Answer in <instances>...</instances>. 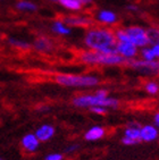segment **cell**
<instances>
[{
    "label": "cell",
    "instance_id": "44dd1931",
    "mask_svg": "<svg viewBox=\"0 0 159 160\" xmlns=\"http://www.w3.org/2000/svg\"><path fill=\"white\" fill-rule=\"evenodd\" d=\"M144 91L151 96H155L157 93H159V83H157L156 81H150L144 84Z\"/></svg>",
    "mask_w": 159,
    "mask_h": 160
},
{
    "label": "cell",
    "instance_id": "8fae6325",
    "mask_svg": "<svg viewBox=\"0 0 159 160\" xmlns=\"http://www.w3.org/2000/svg\"><path fill=\"white\" fill-rule=\"evenodd\" d=\"M34 49L43 53H50L54 50V42L50 40L49 38L40 37L33 43Z\"/></svg>",
    "mask_w": 159,
    "mask_h": 160
},
{
    "label": "cell",
    "instance_id": "f1b7e54d",
    "mask_svg": "<svg viewBox=\"0 0 159 160\" xmlns=\"http://www.w3.org/2000/svg\"><path fill=\"white\" fill-rule=\"evenodd\" d=\"M153 123H155V126L159 128V111L153 115Z\"/></svg>",
    "mask_w": 159,
    "mask_h": 160
},
{
    "label": "cell",
    "instance_id": "7a4b0ae2",
    "mask_svg": "<svg viewBox=\"0 0 159 160\" xmlns=\"http://www.w3.org/2000/svg\"><path fill=\"white\" fill-rule=\"evenodd\" d=\"M80 60L83 64L93 65V66H118L124 65L126 60L118 53H104L98 51H83L80 53Z\"/></svg>",
    "mask_w": 159,
    "mask_h": 160
},
{
    "label": "cell",
    "instance_id": "83f0119b",
    "mask_svg": "<svg viewBox=\"0 0 159 160\" xmlns=\"http://www.w3.org/2000/svg\"><path fill=\"white\" fill-rule=\"evenodd\" d=\"M150 48H151L153 55H155V58L159 60V44H152V46H150Z\"/></svg>",
    "mask_w": 159,
    "mask_h": 160
},
{
    "label": "cell",
    "instance_id": "5bb4252c",
    "mask_svg": "<svg viewBox=\"0 0 159 160\" xmlns=\"http://www.w3.org/2000/svg\"><path fill=\"white\" fill-rule=\"evenodd\" d=\"M22 147L28 152H33L38 149L39 147V140L37 139V136L34 134H26V135L22 139L21 142Z\"/></svg>",
    "mask_w": 159,
    "mask_h": 160
},
{
    "label": "cell",
    "instance_id": "4316f807",
    "mask_svg": "<svg viewBox=\"0 0 159 160\" xmlns=\"http://www.w3.org/2000/svg\"><path fill=\"white\" fill-rule=\"evenodd\" d=\"M95 94V96L100 97V98H107V97H109V96H108V91L106 89H99V90H97Z\"/></svg>",
    "mask_w": 159,
    "mask_h": 160
},
{
    "label": "cell",
    "instance_id": "ac0fdd59",
    "mask_svg": "<svg viewBox=\"0 0 159 160\" xmlns=\"http://www.w3.org/2000/svg\"><path fill=\"white\" fill-rule=\"evenodd\" d=\"M147 35H148V40H149V46L159 44V28H148Z\"/></svg>",
    "mask_w": 159,
    "mask_h": 160
},
{
    "label": "cell",
    "instance_id": "d6986e66",
    "mask_svg": "<svg viewBox=\"0 0 159 160\" xmlns=\"http://www.w3.org/2000/svg\"><path fill=\"white\" fill-rule=\"evenodd\" d=\"M16 8L23 12H35L38 9V7L35 3L31 2V1H25V0H21L16 3Z\"/></svg>",
    "mask_w": 159,
    "mask_h": 160
},
{
    "label": "cell",
    "instance_id": "1f68e13d",
    "mask_svg": "<svg viewBox=\"0 0 159 160\" xmlns=\"http://www.w3.org/2000/svg\"><path fill=\"white\" fill-rule=\"evenodd\" d=\"M51 1H58V0H51Z\"/></svg>",
    "mask_w": 159,
    "mask_h": 160
},
{
    "label": "cell",
    "instance_id": "9a60e30c",
    "mask_svg": "<svg viewBox=\"0 0 159 160\" xmlns=\"http://www.w3.org/2000/svg\"><path fill=\"white\" fill-rule=\"evenodd\" d=\"M51 30L54 33L59 34V35H69L70 34V28L63 21H56L52 24Z\"/></svg>",
    "mask_w": 159,
    "mask_h": 160
},
{
    "label": "cell",
    "instance_id": "d6a6232c",
    "mask_svg": "<svg viewBox=\"0 0 159 160\" xmlns=\"http://www.w3.org/2000/svg\"><path fill=\"white\" fill-rule=\"evenodd\" d=\"M158 142H159V138H158Z\"/></svg>",
    "mask_w": 159,
    "mask_h": 160
},
{
    "label": "cell",
    "instance_id": "ba28073f",
    "mask_svg": "<svg viewBox=\"0 0 159 160\" xmlns=\"http://www.w3.org/2000/svg\"><path fill=\"white\" fill-rule=\"evenodd\" d=\"M116 51L119 56H122L123 58L125 59L126 62L136 58L139 55V48H136L131 42H125V43L117 42Z\"/></svg>",
    "mask_w": 159,
    "mask_h": 160
},
{
    "label": "cell",
    "instance_id": "d4e9b609",
    "mask_svg": "<svg viewBox=\"0 0 159 160\" xmlns=\"http://www.w3.org/2000/svg\"><path fill=\"white\" fill-rule=\"evenodd\" d=\"M46 160H63V154H60V153H50L46 157Z\"/></svg>",
    "mask_w": 159,
    "mask_h": 160
},
{
    "label": "cell",
    "instance_id": "4dcf8cb0",
    "mask_svg": "<svg viewBox=\"0 0 159 160\" xmlns=\"http://www.w3.org/2000/svg\"><path fill=\"white\" fill-rule=\"evenodd\" d=\"M82 2H83V6H86V5L92 3V0H82Z\"/></svg>",
    "mask_w": 159,
    "mask_h": 160
},
{
    "label": "cell",
    "instance_id": "52a82bcc",
    "mask_svg": "<svg viewBox=\"0 0 159 160\" xmlns=\"http://www.w3.org/2000/svg\"><path fill=\"white\" fill-rule=\"evenodd\" d=\"M63 22L67 26H75V28H91L93 25V19L89 16L84 15H70L65 16Z\"/></svg>",
    "mask_w": 159,
    "mask_h": 160
},
{
    "label": "cell",
    "instance_id": "603a6c76",
    "mask_svg": "<svg viewBox=\"0 0 159 160\" xmlns=\"http://www.w3.org/2000/svg\"><path fill=\"white\" fill-rule=\"evenodd\" d=\"M122 143L124 145H127V147H133V145L139 144L140 142L134 141V140H131V139H129V138H125V136H123V138H122Z\"/></svg>",
    "mask_w": 159,
    "mask_h": 160
},
{
    "label": "cell",
    "instance_id": "9c48e42d",
    "mask_svg": "<svg viewBox=\"0 0 159 160\" xmlns=\"http://www.w3.org/2000/svg\"><path fill=\"white\" fill-rule=\"evenodd\" d=\"M159 138V128L152 124L141 125L140 127V141L141 142H153Z\"/></svg>",
    "mask_w": 159,
    "mask_h": 160
},
{
    "label": "cell",
    "instance_id": "30bf717a",
    "mask_svg": "<svg viewBox=\"0 0 159 160\" xmlns=\"http://www.w3.org/2000/svg\"><path fill=\"white\" fill-rule=\"evenodd\" d=\"M97 21L100 22L101 24L105 25H115L118 21V16L117 14H115L111 10H107V9H102L99 10L97 12V16H95Z\"/></svg>",
    "mask_w": 159,
    "mask_h": 160
},
{
    "label": "cell",
    "instance_id": "5b68a950",
    "mask_svg": "<svg viewBox=\"0 0 159 160\" xmlns=\"http://www.w3.org/2000/svg\"><path fill=\"white\" fill-rule=\"evenodd\" d=\"M129 67L134 69L140 74L147 75V76H156L159 75V60H152V62H146L143 59H131L125 62Z\"/></svg>",
    "mask_w": 159,
    "mask_h": 160
},
{
    "label": "cell",
    "instance_id": "836d02e7",
    "mask_svg": "<svg viewBox=\"0 0 159 160\" xmlns=\"http://www.w3.org/2000/svg\"><path fill=\"white\" fill-rule=\"evenodd\" d=\"M0 160H3V159H1V158H0Z\"/></svg>",
    "mask_w": 159,
    "mask_h": 160
},
{
    "label": "cell",
    "instance_id": "2e32d148",
    "mask_svg": "<svg viewBox=\"0 0 159 160\" xmlns=\"http://www.w3.org/2000/svg\"><path fill=\"white\" fill-rule=\"evenodd\" d=\"M61 6L68 10H81L83 7L82 0H58Z\"/></svg>",
    "mask_w": 159,
    "mask_h": 160
},
{
    "label": "cell",
    "instance_id": "f546056e",
    "mask_svg": "<svg viewBox=\"0 0 159 160\" xmlns=\"http://www.w3.org/2000/svg\"><path fill=\"white\" fill-rule=\"evenodd\" d=\"M126 9L131 10V12H136V10H138V6H135V5H127V6H126Z\"/></svg>",
    "mask_w": 159,
    "mask_h": 160
},
{
    "label": "cell",
    "instance_id": "cb8c5ba5",
    "mask_svg": "<svg viewBox=\"0 0 159 160\" xmlns=\"http://www.w3.org/2000/svg\"><path fill=\"white\" fill-rule=\"evenodd\" d=\"M90 110L92 112H95L97 115H105L107 112V108H104V107H92L90 108Z\"/></svg>",
    "mask_w": 159,
    "mask_h": 160
},
{
    "label": "cell",
    "instance_id": "e0dca14e",
    "mask_svg": "<svg viewBox=\"0 0 159 160\" xmlns=\"http://www.w3.org/2000/svg\"><path fill=\"white\" fill-rule=\"evenodd\" d=\"M140 127L141 126H127L124 129V135L125 138H129L134 141H140Z\"/></svg>",
    "mask_w": 159,
    "mask_h": 160
},
{
    "label": "cell",
    "instance_id": "7c38bea8",
    "mask_svg": "<svg viewBox=\"0 0 159 160\" xmlns=\"http://www.w3.org/2000/svg\"><path fill=\"white\" fill-rule=\"evenodd\" d=\"M34 135L37 136V139L39 141H48V140H50L52 136L55 135V128H54V126L49 125V124H44L40 128L37 129V132H35Z\"/></svg>",
    "mask_w": 159,
    "mask_h": 160
},
{
    "label": "cell",
    "instance_id": "4fadbf2b",
    "mask_svg": "<svg viewBox=\"0 0 159 160\" xmlns=\"http://www.w3.org/2000/svg\"><path fill=\"white\" fill-rule=\"evenodd\" d=\"M105 134H106V129L102 126L95 125V126H92L91 128L86 131V133L84 134V138H85L86 141H98V140L104 138Z\"/></svg>",
    "mask_w": 159,
    "mask_h": 160
},
{
    "label": "cell",
    "instance_id": "ffe728a7",
    "mask_svg": "<svg viewBox=\"0 0 159 160\" xmlns=\"http://www.w3.org/2000/svg\"><path fill=\"white\" fill-rule=\"evenodd\" d=\"M139 55L141 56V59H143V60H146V62H152V60H156L155 55H153L150 46L139 49Z\"/></svg>",
    "mask_w": 159,
    "mask_h": 160
},
{
    "label": "cell",
    "instance_id": "484cf974",
    "mask_svg": "<svg viewBox=\"0 0 159 160\" xmlns=\"http://www.w3.org/2000/svg\"><path fill=\"white\" fill-rule=\"evenodd\" d=\"M79 149H80L79 144H70L69 147H67V148L65 149V152H66V153H73V152L77 151Z\"/></svg>",
    "mask_w": 159,
    "mask_h": 160
},
{
    "label": "cell",
    "instance_id": "277c9868",
    "mask_svg": "<svg viewBox=\"0 0 159 160\" xmlns=\"http://www.w3.org/2000/svg\"><path fill=\"white\" fill-rule=\"evenodd\" d=\"M55 81L60 85L74 88H93L100 83L99 77L95 75L57 74L55 76Z\"/></svg>",
    "mask_w": 159,
    "mask_h": 160
},
{
    "label": "cell",
    "instance_id": "7402d4cb",
    "mask_svg": "<svg viewBox=\"0 0 159 160\" xmlns=\"http://www.w3.org/2000/svg\"><path fill=\"white\" fill-rule=\"evenodd\" d=\"M8 42H9L10 46L16 47V48H18V49H28L31 47L30 43L25 42V41H22V40H17V39H14V38L9 39Z\"/></svg>",
    "mask_w": 159,
    "mask_h": 160
},
{
    "label": "cell",
    "instance_id": "3957f363",
    "mask_svg": "<svg viewBox=\"0 0 159 160\" xmlns=\"http://www.w3.org/2000/svg\"><path fill=\"white\" fill-rule=\"evenodd\" d=\"M73 105L77 108H92V107H104L110 109H117L119 107V101L117 99L107 97L100 98L95 94H83L75 97L73 99Z\"/></svg>",
    "mask_w": 159,
    "mask_h": 160
},
{
    "label": "cell",
    "instance_id": "6da1fadb",
    "mask_svg": "<svg viewBox=\"0 0 159 160\" xmlns=\"http://www.w3.org/2000/svg\"><path fill=\"white\" fill-rule=\"evenodd\" d=\"M84 44L92 51L117 53V40L114 31L107 28H91L84 37Z\"/></svg>",
    "mask_w": 159,
    "mask_h": 160
},
{
    "label": "cell",
    "instance_id": "8992f818",
    "mask_svg": "<svg viewBox=\"0 0 159 160\" xmlns=\"http://www.w3.org/2000/svg\"><path fill=\"white\" fill-rule=\"evenodd\" d=\"M127 37L130 39V42L134 44L136 48L141 49L144 47L149 46V40H148L147 30L139 25H131L124 28Z\"/></svg>",
    "mask_w": 159,
    "mask_h": 160
}]
</instances>
